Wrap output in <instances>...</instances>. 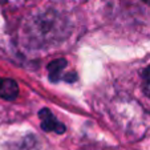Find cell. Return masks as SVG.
Returning a JSON list of instances; mask_svg holds the SVG:
<instances>
[{"label": "cell", "instance_id": "8992f818", "mask_svg": "<svg viewBox=\"0 0 150 150\" xmlns=\"http://www.w3.org/2000/svg\"><path fill=\"white\" fill-rule=\"evenodd\" d=\"M144 1H145V3H147V4L150 6V0H144Z\"/></svg>", "mask_w": 150, "mask_h": 150}, {"label": "cell", "instance_id": "52a82bcc", "mask_svg": "<svg viewBox=\"0 0 150 150\" xmlns=\"http://www.w3.org/2000/svg\"><path fill=\"white\" fill-rule=\"evenodd\" d=\"M0 80H1V79H0Z\"/></svg>", "mask_w": 150, "mask_h": 150}, {"label": "cell", "instance_id": "277c9868", "mask_svg": "<svg viewBox=\"0 0 150 150\" xmlns=\"http://www.w3.org/2000/svg\"><path fill=\"white\" fill-rule=\"evenodd\" d=\"M67 67V61L64 59H59L52 61L51 64L48 65V72H49V77H51L52 81L59 82L60 77L62 76V72Z\"/></svg>", "mask_w": 150, "mask_h": 150}, {"label": "cell", "instance_id": "6da1fadb", "mask_svg": "<svg viewBox=\"0 0 150 150\" xmlns=\"http://www.w3.org/2000/svg\"><path fill=\"white\" fill-rule=\"evenodd\" d=\"M65 20L54 12H45L35 16L24 29L27 41L33 48H42L48 44L62 40L65 37Z\"/></svg>", "mask_w": 150, "mask_h": 150}, {"label": "cell", "instance_id": "5b68a950", "mask_svg": "<svg viewBox=\"0 0 150 150\" xmlns=\"http://www.w3.org/2000/svg\"><path fill=\"white\" fill-rule=\"evenodd\" d=\"M144 92L147 97H150V65L144 73Z\"/></svg>", "mask_w": 150, "mask_h": 150}, {"label": "cell", "instance_id": "7a4b0ae2", "mask_svg": "<svg viewBox=\"0 0 150 150\" xmlns=\"http://www.w3.org/2000/svg\"><path fill=\"white\" fill-rule=\"evenodd\" d=\"M40 120H41V127L45 132H54L57 134H62L65 132V126L52 114L49 109H41L40 110Z\"/></svg>", "mask_w": 150, "mask_h": 150}, {"label": "cell", "instance_id": "3957f363", "mask_svg": "<svg viewBox=\"0 0 150 150\" xmlns=\"http://www.w3.org/2000/svg\"><path fill=\"white\" fill-rule=\"evenodd\" d=\"M19 94V85L15 80L1 79L0 80V96L4 100H15Z\"/></svg>", "mask_w": 150, "mask_h": 150}]
</instances>
